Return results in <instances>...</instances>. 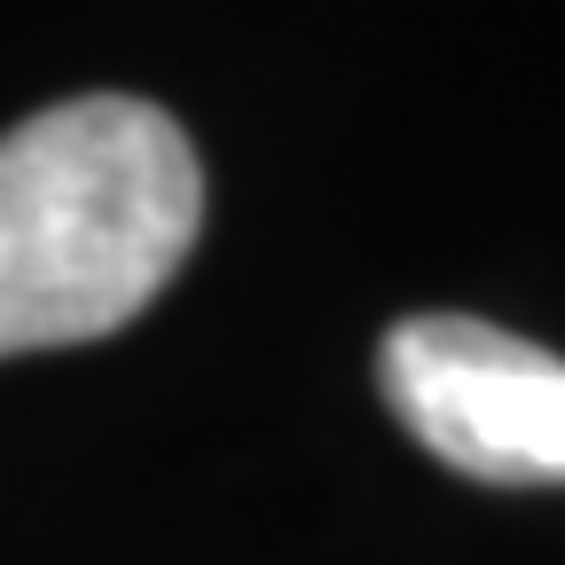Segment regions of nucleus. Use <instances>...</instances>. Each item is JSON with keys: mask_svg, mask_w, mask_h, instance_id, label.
<instances>
[{"mask_svg": "<svg viewBox=\"0 0 565 565\" xmlns=\"http://www.w3.org/2000/svg\"><path fill=\"white\" fill-rule=\"evenodd\" d=\"M196 221V150L141 95H79L0 134V362L134 322Z\"/></svg>", "mask_w": 565, "mask_h": 565, "instance_id": "nucleus-1", "label": "nucleus"}, {"mask_svg": "<svg viewBox=\"0 0 565 565\" xmlns=\"http://www.w3.org/2000/svg\"><path fill=\"white\" fill-rule=\"evenodd\" d=\"M393 416L440 463L494 487H565V362L471 315H408L377 345Z\"/></svg>", "mask_w": 565, "mask_h": 565, "instance_id": "nucleus-2", "label": "nucleus"}]
</instances>
